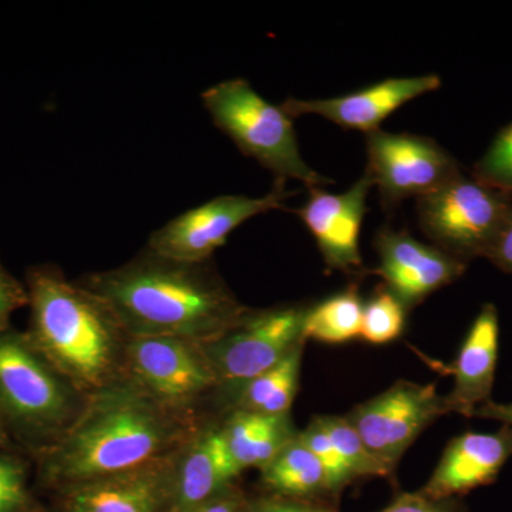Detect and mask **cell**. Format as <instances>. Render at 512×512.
<instances>
[{
	"mask_svg": "<svg viewBox=\"0 0 512 512\" xmlns=\"http://www.w3.org/2000/svg\"><path fill=\"white\" fill-rule=\"evenodd\" d=\"M192 439L184 410L158 402L126 375L87 396L72 424L43 450L40 478L62 493L173 457Z\"/></svg>",
	"mask_w": 512,
	"mask_h": 512,
	"instance_id": "cell-1",
	"label": "cell"
},
{
	"mask_svg": "<svg viewBox=\"0 0 512 512\" xmlns=\"http://www.w3.org/2000/svg\"><path fill=\"white\" fill-rule=\"evenodd\" d=\"M79 282L109 306L128 338L165 336L204 343L247 312L208 262L174 261L147 248L128 264Z\"/></svg>",
	"mask_w": 512,
	"mask_h": 512,
	"instance_id": "cell-2",
	"label": "cell"
},
{
	"mask_svg": "<svg viewBox=\"0 0 512 512\" xmlns=\"http://www.w3.org/2000/svg\"><path fill=\"white\" fill-rule=\"evenodd\" d=\"M28 298L30 338L77 392L90 396L126 376L128 335L96 293L43 266L29 272Z\"/></svg>",
	"mask_w": 512,
	"mask_h": 512,
	"instance_id": "cell-3",
	"label": "cell"
},
{
	"mask_svg": "<svg viewBox=\"0 0 512 512\" xmlns=\"http://www.w3.org/2000/svg\"><path fill=\"white\" fill-rule=\"evenodd\" d=\"M83 404L29 335L0 326V416L5 424L26 439L49 441V446Z\"/></svg>",
	"mask_w": 512,
	"mask_h": 512,
	"instance_id": "cell-4",
	"label": "cell"
},
{
	"mask_svg": "<svg viewBox=\"0 0 512 512\" xmlns=\"http://www.w3.org/2000/svg\"><path fill=\"white\" fill-rule=\"evenodd\" d=\"M201 97L215 126L276 178H292L308 188L333 183L303 160L292 117L256 93L247 80L214 84Z\"/></svg>",
	"mask_w": 512,
	"mask_h": 512,
	"instance_id": "cell-5",
	"label": "cell"
},
{
	"mask_svg": "<svg viewBox=\"0 0 512 512\" xmlns=\"http://www.w3.org/2000/svg\"><path fill=\"white\" fill-rule=\"evenodd\" d=\"M511 208L505 192L460 174L419 198L417 217L434 247L463 261L487 255Z\"/></svg>",
	"mask_w": 512,
	"mask_h": 512,
	"instance_id": "cell-6",
	"label": "cell"
},
{
	"mask_svg": "<svg viewBox=\"0 0 512 512\" xmlns=\"http://www.w3.org/2000/svg\"><path fill=\"white\" fill-rule=\"evenodd\" d=\"M311 306L248 311L217 338L200 343L218 384L241 390L305 343L303 325Z\"/></svg>",
	"mask_w": 512,
	"mask_h": 512,
	"instance_id": "cell-7",
	"label": "cell"
},
{
	"mask_svg": "<svg viewBox=\"0 0 512 512\" xmlns=\"http://www.w3.org/2000/svg\"><path fill=\"white\" fill-rule=\"evenodd\" d=\"M292 192L286 181L276 178L264 197L222 195L192 208L168 221L148 239L147 249L154 254L188 264H205L225 245L229 235L256 215L284 210Z\"/></svg>",
	"mask_w": 512,
	"mask_h": 512,
	"instance_id": "cell-8",
	"label": "cell"
},
{
	"mask_svg": "<svg viewBox=\"0 0 512 512\" xmlns=\"http://www.w3.org/2000/svg\"><path fill=\"white\" fill-rule=\"evenodd\" d=\"M366 173L379 188L384 210L410 197L431 194L460 175V168L433 138L376 130L366 134Z\"/></svg>",
	"mask_w": 512,
	"mask_h": 512,
	"instance_id": "cell-9",
	"label": "cell"
},
{
	"mask_svg": "<svg viewBox=\"0 0 512 512\" xmlns=\"http://www.w3.org/2000/svg\"><path fill=\"white\" fill-rule=\"evenodd\" d=\"M447 413L446 399L437 393L436 384L397 382L345 417L372 456L393 474L421 431Z\"/></svg>",
	"mask_w": 512,
	"mask_h": 512,
	"instance_id": "cell-10",
	"label": "cell"
},
{
	"mask_svg": "<svg viewBox=\"0 0 512 512\" xmlns=\"http://www.w3.org/2000/svg\"><path fill=\"white\" fill-rule=\"evenodd\" d=\"M126 375L158 402L178 410L218 386L200 343L165 336L128 338Z\"/></svg>",
	"mask_w": 512,
	"mask_h": 512,
	"instance_id": "cell-11",
	"label": "cell"
},
{
	"mask_svg": "<svg viewBox=\"0 0 512 512\" xmlns=\"http://www.w3.org/2000/svg\"><path fill=\"white\" fill-rule=\"evenodd\" d=\"M380 264L372 274L383 279L384 286L410 309L431 293L456 281L466 264L434 245H426L406 231L380 229L375 238Z\"/></svg>",
	"mask_w": 512,
	"mask_h": 512,
	"instance_id": "cell-12",
	"label": "cell"
},
{
	"mask_svg": "<svg viewBox=\"0 0 512 512\" xmlns=\"http://www.w3.org/2000/svg\"><path fill=\"white\" fill-rule=\"evenodd\" d=\"M373 183L366 173L348 191L333 194L323 187L309 188V198L295 210L313 238L330 271H362L359 235L367 214V195Z\"/></svg>",
	"mask_w": 512,
	"mask_h": 512,
	"instance_id": "cell-13",
	"label": "cell"
},
{
	"mask_svg": "<svg viewBox=\"0 0 512 512\" xmlns=\"http://www.w3.org/2000/svg\"><path fill=\"white\" fill-rule=\"evenodd\" d=\"M440 87L441 79L437 74L392 77L357 92L330 99L301 100L291 97L282 103V109L292 119L316 114L346 130L362 131L366 136L379 130L380 124L404 104L436 92Z\"/></svg>",
	"mask_w": 512,
	"mask_h": 512,
	"instance_id": "cell-14",
	"label": "cell"
},
{
	"mask_svg": "<svg viewBox=\"0 0 512 512\" xmlns=\"http://www.w3.org/2000/svg\"><path fill=\"white\" fill-rule=\"evenodd\" d=\"M174 458L64 490L57 493L55 508L59 512H170Z\"/></svg>",
	"mask_w": 512,
	"mask_h": 512,
	"instance_id": "cell-15",
	"label": "cell"
},
{
	"mask_svg": "<svg viewBox=\"0 0 512 512\" xmlns=\"http://www.w3.org/2000/svg\"><path fill=\"white\" fill-rule=\"evenodd\" d=\"M512 456V427L497 433H466L448 444L439 466L420 493L450 500L491 483Z\"/></svg>",
	"mask_w": 512,
	"mask_h": 512,
	"instance_id": "cell-16",
	"label": "cell"
},
{
	"mask_svg": "<svg viewBox=\"0 0 512 512\" xmlns=\"http://www.w3.org/2000/svg\"><path fill=\"white\" fill-rule=\"evenodd\" d=\"M241 468L229 453L221 429L194 436L174 458L171 511L197 507L234 487Z\"/></svg>",
	"mask_w": 512,
	"mask_h": 512,
	"instance_id": "cell-17",
	"label": "cell"
},
{
	"mask_svg": "<svg viewBox=\"0 0 512 512\" xmlns=\"http://www.w3.org/2000/svg\"><path fill=\"white\" fill-rule=\"evenodd\" d=\"M498 315L485 305L468 332L451 373L454 387L446 399L450 413L474 417L478 407L490 402L498 356Z\"/></svg>",
	"mask_w": 512,
	"mask_h": 512,
	"instance_id": "cell-18",
	"label": "cell"
},
{
	"mask_svg": "<svg viewBox=\"0 0 512 512\" xmlns=\"http://www.w3.org/2000/svg\"><path fill=\"white\" fill-rule=\"evenodd\" d=\"M229 453L242 471L265 467L298 434L289 414H265L237 410L221 429Z\"/></svg>",
	"mask_w": 512,
	"mask_h": 512,
	"instance_id": "cell-19",
	"label": "cell"
},
{
	"mask_svg": "<svg viewBox=\"0 0 512 512\" xmlns=\"http://www.w3.org/2000/svg\"><path fill=\"white\" fill-rule=\"evenodd\" d=\"M261 471L262 483L269 494L319 503H323V497H329L325 471L299 434Z\"/></svg>",
	"mask_w": 512,
	"mask_h": 512,
	"instance_id": "cell-20",
	"label": "cell"
},
{
	"mask_svg": "<svg viewBox=\"0 0 512 512\" xmlns=\"http://www.w3.org/2000/svg\"><path fill=\"white\" fill-rule=\"evenodd\" d=\"M303 345L292 350L274 369L245 384L238 392V410L288 414L298 392Z\"/></svg>",
	"mask_w": 512,
	"mask_h": 512,
	"instance_id": "cell-21",
	"label": "cell"
},
{
	"mask_svg": "<svg viewBox=\"0 0 512 512\" xmlns=\"http://www.w3.org/2000/svg\"><path fill=\"white\" fill-rule=\"evenodd\" d=\"M362 319V299L356 284H352L345 291L309 308L303 325V339L343 343L360 338Z\"/></svg>",
	"mask_w": 512,
	"mask_h": 512,
	"instance_id": "cell-22",
	"label": "cell"
},
{
	"mask_svg": "<svg viewBox=\"0 0 512 512\" xmlns=\"http://www.w3.org/2000/svg\"><path fill=\"white\" fill-rule=\"evenodd\" d=\"M318 421L328 433L353 478L392 476V473L367 450L359 433L353 429L346 417L323 416L318 417Z\"/></svg>",
	"mask_w": 512,
	"mask_h": 512,
	"instance_id": "cell-23",
	"label": "cell"
},
{
	"mask_svg": "<svg viewBox=\"0 0 512 512\" xmlns=\"http://www.w3.org/2000/svg\"><path fill=\"white\" fill-rule=\"evenodd\" d=\"M406 311L403 303L386 286H379L363 305L360 338L373 345L393 342L403 333Z\"/></svg>",
	"mask_w": 512,
	"mask_h": 512,
	"instance_id": "cell-24",
	"label": "cell"
},
{
	"mask_svg": "<svg viewBox=\"0 0 512 512\" xmlns=\"http://www.w3.org/2000/svg\"><path fill=\"white\" fill-rule=\"evenodd\" d=\"M299 439L315 454L325 471L326 490L329 497H338L343 488L352 483L355 478L350 474L345 461L333 446L328 433L320 426L318 419L313 420L311 426L303 433H299Z\"/></svg>",
	"mask_w": 512,
	"mask_h": 512,
	"instance_id": "cell-25",
	"label": "cell"
},
{
	"mask_svg": "<svg viewBox=\"0 0 512 512\" xmlns=\"http://www.w3.org/2000/svg\"><path fill=\"white\" fill-rule=\"evenodd\" d=\"M477 178L495 190L512 192V123L498 133L477 164Z\"/></svg>",
	"mask_w": 512,
	"mask_h": 512,
	"instance_id": "cell-26",
	"label": "cell"
},
{
	"mask_svg": "<svg viewBox=\"0 0 512 512\" xmlns=\"http://www.w3.org/2000/svg\"><path fill=\"white\" fill-rule=\"evenodd\" d=\"M39 508L29 493L22 461L0 454V512H33Z\"/></svg>",
	"mask_w": 512,
	"mask_h": 512,
	"instance_id": "cell-27",
	"label": "cell"
},
{
	"mask_svg": "<svg viewBox=\"0 0 512 512\" xmlns=\"http://www.w3.org/2000/svg\"><path fill=\"white\" fill-rule=\"evenodd\" d=\"M245 512H338L330 505L319 501L296 500L281 495L265 494L248 497Z\"/></svg>",
	"mask_w": 512,
	"mask_h": 512,
	"instance_id": "cell-28",
	"label": "cell"
},
{
	"mask_svg": "<svg viewBox=\"0 0 512 512\" xmlns=\"http://www.w3.org/2000/svg\"><path fill=\"white\" fill-rule=\"evenodd\" d=\"M379 512H464L456 498L450 500H433L417 491L402 493Z\"/></svg>",
	"mask_w": 512,
	"mask_h": 512,
	"instance_id": "cell-29",
	"label": "cell"
},
{
	"mask_svg": "<svg viewBox=\"0 0 512 512\" xmlns=\"http://www.w3.org/2000/svg\"><path fill=\"white\" fill-rule=\"evenodd\" d=\"M26 303L28 291L0 264V326H5L9 316Z\"/></svg>",
	"mask_w": 512,
	"mask_h": 512,
	"instance_id": "cell-30",
	"label": "cell"
},
{
	"mask_svg": "<svg viewBox=\"0 0 512 512\" xmlns=\"http://www.w3.org/2000/svg\"><path fill=\"white\" fill-rule=\"evenodd\" d=\"M248 495L239 488H228L224 493L205 501L197 507L181 512H245L247 511Z\"/></svg>",
	"mask_w": 512,
	"mask_h": 512,
	"instance_id": "cell-31",
	"label": "cell"
},
{
	"mask_svg": "<svg viewBox=\"0 0 512 512\" xmlns=\"http://www.w3.org/2000/svg\"><path fill=\"white\" fill-rule=\"evenodd\" d=\"M485 256L493 259L505 271L512 272V208Z\"/></svg>",
	"mask_w": 512,
	"mask_h": 512,
	"instance_id": "cell-32",
	"label": "cell"
},
{
	"mask_svg": "<svg viewBox=\"0 0 512 512\" xmlns=\"http://www.w3.org/2000/svg\"><path fill=\"white\" fill-rule=\"evenodd\" d=\"M474 417H483V419L498 420L504 423V426L512 427V403L501 404L488 402L478 407Z\"/></svg>",
	"mask_w": 512,
	"mask_h": 512,
	"instance_id": "cell-33",
	"label": "cell"
},
{
	"mask_svg": "<svg viewBox=\"0 0 512 512\" xmlns=\"http://www.w3.org/2000/svg\"><path fill=\"white\" fill-rule=\"evenodd\" d=\"M5 421H3L2 416H0V444L5 441Z\"/></svg>",
	"mask_w": 512,
	"mask_h": 512,
	"instance_id": "cell-34",
	"label": "cell"
},
{
	"mask_svg": "<svg viewBox=\"0 0 512 512\" xmlns=\"http://www.w3.org/2000/svg\"><path fill=\"white\" fill-rule=\"evenodd\" d=\"M33 512H59L56 508H39V510Z\"/></svg>",
	"mask_w": 512,
	"mask_h": 512,
	"instance_id": "cell-35",
	"label": "cell"
}]
</instances>
